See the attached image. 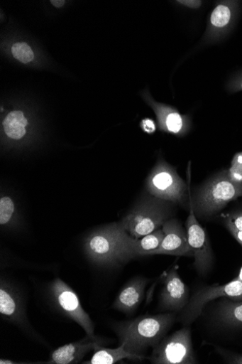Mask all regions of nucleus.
I'll return each mask as SVG.
<instances>
[{
  "instance_id": "4",
  "label": "nucleus",
  "mask_w": 242,
  "mask_h": 364,
  "mask_svg": "<svg viewBox=\"0 0 242 364\" xmlns=\"http://www.w3.org/2000/svg\"><path fill=\"white\" fill-rule=\"evenodd\" d=\"M240 197H242V185L231 181L225 170L202 186L196 198L195 210L199 215L210 218L219 214Z\"/></svg>"
},
{
  "instance_id": "9",
  "label": "nucleus",
  "mask_w": 242,
  "mask_h": 364,
  "mask_svg": "<svg viewBox=\"0 0 242 364\" xmlns=\"http://www.w3.org/2000/svg\"><path fill=\"white\" fill-rule=\"evenodd\" d=\"M189 204L190 213L186 221L188 242L194 254L196 270L200 275H205L212 269L214 253L206 231L197 221L191 198Z\"/></svg>"
},
{
  "instance_id": "13",
  "label": "nucleus",
  "mask_w": 242,
  "mask_h": 364,
  "mask_svg": "<svg viewBox=\"0 0 242 364\" xmlns=\"http://www.w3.org/2000/svg\"><path fill=\"white\" fill-rule=\"evenodd\" d=\"M0 314L7 321L18 325L26 322L24 306L16 289L7 281L0 283Z\"/></svg>"
},
{
  "instance_id": "15",
  "label": "nucleus",
  "mask_w": 242,
  "mask_h": 364,
  "mask_svg": "<svg viewBox=\"0 0 242 364\" xmlns=\"http://www.w3.org/2000/svg\"><path fill=\"white\" fill-rule=\"evenodd\" d=\"M216 323L224 328H242V301L222 297L215 311Z\"/></svg>"
},
{
  "instance_id": "20",
  "label": "nucleus",
  "mask_w": 242,
  "mask_h": 364,
  "mask_svg": "<svg viewBox=\"0 0 242 364\" xmlns=\"http://www.w3.org/2000/svg\"><path fill=\"white\" fill-rule=\"evenodd\" d=\"M158 113L161 125L170 134L180 136L185 131L186 118L178 112L160 108Z\"/></svg>"
},
{
  "instance_id": "1",
  "label": "nucleus",
  "mask_w": 242,
  "mask_h": 364,
  "mask_svg": "<svg viewBox=\"0 0 242 364\" xmlns=\"http://www.w3.org/2000/svg\"><path fill=\"white\" fill-rule=\"evenodd\" d=\"M175 318L171 313L143 316L117 323L114 329L120 344H123L129 353L144 355L148 348H153L165 338Z\"/></svg>"
},
{
  "instance_id": "24",
  "label": "nucleus",
  "mask_w": 242,
  "mask_h": 364,
  "mask_svg": "<svg viewBox=\"0 0 242 364\" xmlns=\"http://www.w3.org/2000/svg\"><path fill=\"white\" fill-rule=\"evenodd\" d=\"M12 53L16 59L24 63L31 62L34 58L32 49L25 43L14 44L12 47Z\"/></svg>"
},
{
  "instance_id": "6",
  "label": "nucleus",
  "mask_w": 242,
  "mask_h": 364,
  "mask_svg": "<svg viewBox=\"0 0 242 364\" xmlns=\"http://www.w3.org/2000/svg\"><path fill=\"white\" fill-rule=\"evenodd\" d=\"M155 364H194L197 363L192 346L189 327H184L153 348L150 358Z\"/></svg>"
},
{
  "instance_id": "23",
  "label": "nucleus",
  "mask_w": 242,
  "mask_h": 364,
  "mask_svg": "<svg viewBox=\"0 0 242 364\" xmlns=\"http://www.w3.org/2000/svg\"><path fill=\"white\" fill-rule=\"evenodd\" d=\"M228 178L233 183L242 185V152L234 155L231 167L226 170Z\"/></svg>"
},
{
  "instance_id": "28",
  "label": "nucleus",
  "mask_w": 242,
  "mask_h": 364,
  "mask_svg": "<svg viewBox=\"0 0 242 364\" xmlns=\"http://www.w3.org/2000/svg\"><path fill=\"white\" fill-rule=\"evenodd\" d=\"M51 3L57 8H61L65 4V1H60V0H57V1H54V0H53Z\"/></svg>"
},
{
  "instance_id": "18",
  "label": "nucleus",
  "mask_w": 242,
  "mask_h": 364,
  "mask_svg": "<svg viewBox=\"0 0 242 364\" xmlns=\"http://www.w3.org/2000/svg\"><path fill=\"white\" fill-rule=\"evenodd\" d=\"M28 118L22 111L9 112L3 121L5 135L13 141H21L27 134Z\"/></svg>"
},
{
  "instance_id": "3",
  "label": "nucleus",
  "mask_w": 242,
  "mask_h": 364,
  "mask_svg": "<svg viewBox=\"0 0 242 364\" xmlns=\"http://www.w3.org/2000/svg\"><path fill=\"white\" fill-rule=\"evenodd\" d=\"M174 205L148 193L121 223L131 237L141 239L162 228L171 218Z\"/></svg>"
},
{
  "instance_id": "25",
  "label": "nucleus",
  "mask_w": 242,
  "mask_h": 364,
  "mask_svg": "<svg viewBox=\"0 0 242 364\" xmlns=\"http://www.w3.org/2000/svg\"><path fill=\"white\" fill-rule=\"evenodd\" d=\"M216 351L224 359V362L231 364H242V353L231 352L221 347L215 346Z\"/></svg>"
},
{
  "instance_id": "22",
  "label": "nucleus",
  "mask_w": 242,
  "mask_h": 364,
  "mask_svg": "<svg viewBox=\"0 0 242 364\" xmlns=\"http://www.w3.org/2000/svg\"><path fill=\"white\" fill-rule=\"evenodd\" d=\"M231 18V9L228 6L221 4L214 10L211 16V22L216 28H224L229 23Z\"/></svg>"
},
{
  "instance_id": "16",
  "label": "nucleus",
  "mask_w": 242,
  "mask_h": 364,
  "mask_svg": "<svg viewBox=\"0 0 242 364\" xmlns=\"http://www.w3.org/2000/svg\"><path fill=\"white\" fill-rule=\"evenodd\" d=\"M164 237L165 234L162 228L141 239H134L129 235L126 247L127 261L147 256L149 252L157 250L160 246Z\"/></svg>"
},
{
  "instance_id": "5",
  "label": "nucleus",
  "mask_w": 242,
  "mask_h": 364,
  "mask_svg": "<svg viewBox=\"0 0 242 364\" xmlns=\"http://www.w3.org/2000/svg\"><path fill=\"white\" fill-rule=\"evenodd\" d=\"M145 186L148 193L160 200L182 205L189 200L187 184L166 163L157 164L147 178Z\"/></svg>"
},
{
  "instance_id": "19",
  "label": "nucleus",
  "mask_w": 242,
  "mask_h": 364,
  "mask_svg": "<svg viewBox=\"0 0 242 364\" xmlns=\"http://www.w3.org/2000/svg\"><path fill=\"white\" fill-rule=\"evenodd\" d=\"M20 224L17 205L13 198L2 194L0 198V225L4 229H16Z\"/></svg>"
},
{
  "instance_id": "26",
  "label": "nucleus",
  "mask_w": 242,
  "mask_h": 364,
  "mask_svg": "<svg viewBox=\"0 0 242 364\" xmlns=\"http://www.w3.org/2000/svg\"><path fill=\"white\" fill-rule=\"evenodd\" d=\"M141 127L148 134H152L156 130V124L155 122L149 118L144 119L141 122Z\"/></svg>"
},
{
  "instance_id": "8",
  "label": "nucleus",
  "mask_w": 242,
  "mask_h": 364,
  "mask_svg": "<svg viewBox=\"0 0 242 364\" xmlns=\"http://www.w3.org/2000/svg\"><path fill=\"white\" fill-rule=\"evenodd\" d=\"M50 291L55 304L68 317L77 323L88 336H94V326L88 314L82 306L77 294L60 279L50 284Z\"/></svg>"
},
{
  "instance_id": "21",
  "label": "nucleus",
  "mask_w": 242,
  "mask_h": 364,
  "mask_svg": "<svg viewBox=\"0 0 242 364\" xmlns=\"http://www.w3.org/2000/svg\"><path fill=\"white\" fill-rule=\"evenodd\" d=\"M222 223L242 247V203L220 215Z\"/></svg>"
},
{
  "instance_id": "11",
  "label": "nucleus",
  "mask_w": 242,
  "mask_h": 364,
  "mask_svg": "<svg viewBox=\"0 0 242 364\" xmlns=\"http://www.w3.org/2000/svg\"><path fill=\"white\" fill-rule=\"evenodd\" d=\"M178 269L176 266L165 275L160 299V306L164 311H180L189 304V289L180 278Z\"/></svg>"
},
{
  "instance_id": "10",
  "label": "nucleus",
  "mask_w": 242,
  "mask_h": 364,
  "mask_svg": "<svg viewBox=\"0 0 242 364\" xmlns=\"http://www.w3.org/2000/svg\"><path fill=\"white\" fill-rule=\"evenodd\" d=\"M162 228L165 237L160 246L149 252L147 256L167 255L194 257L188 242L187 230L178 220L170 218L163 224Z\"/></svg>"
},
{
  "instance_id": "12",
  "label": "nucleus",
  "mask_w": 242,
  "mask_h": 364,
  "mask_svg": "<svg viewBox=\"0 0 242 364\" xmlns=\"http://www.w3.org/2000/svg\"><path fill=\"white\" fill-rule=\"evenodd\" d=\"M108 341L95 336H88L82 340L64 345L55 350L46 363L50 364H76L91 350L104 346Z\"/></svg>"
},
{
  "instance_id": "27",
  "label": "nucleus",
  "mask_w": 242,
  "mask_h": 364,
  "mask_svg": "<svg viewBox=\"0 0 242 364\" xmlns=\"http://www.w3.org/2000/svg\"><path fill=\"white\" fill-rule=\"evenodd\" d=\"M0 363H1V364H16V363H22L13 361L11 360H9V359H3L2 358L1 360H0Z\"/></svg>"
},
{
  "instance_id": "7",
  "label": "nucleus",
  "mask_w": 242,
  "mask_h": 364,
  "mask_svg": "<svg viewBox=\"0 0 242 364\" xmlns=\"http://www.w3.org/2000/svg\"><path fill=\"white\" fill-rule=\"evenodd\" d=\"M222 297L242 301V282L233 279L224 285L216 284L200 289L186 306L182 315V322L185 324L192 323L200 316L207 304Z\"/></svg>"
},
{
  "instance_id": "29",
  "label": "nucleus",
  "mask_w": 242,
  "mask_h": 364,
  "mask_svg": "<svg viewBox=\"0 0 242 364\" xmlns=\"http://www.w3.org/2000/svg\"><path fill=\"white\" fill-rule=\"evenodd\" d=\"M234 279L242 282V267L241 268L238 276Z\"/></svg>"
},
{
  "instance_id": "17",
  "label": "nucleus",
  "mask_w": 242,
  "mask_h": 364,
  "mask_svg": "<svg viewBox=\"0 0 242 364\" xmlns=\"http://www.w3.org/2000/svg\"><path fill=\"white\" fill-rule=\"evenodd\" d=\"M90 360L84 362V364H114L123 359L143 360L145 355H138L129 353L123 344H120L117 348H107L103 346L97 347Z\"/></svg>"
},
{
  "instance_id": "14",
  "label": "nucleus",
  "mask_w": 242,
  "mask_h": 364,
  "mask_svg": "<svg viewBox=\"0 0 242 364\" xmlns=\"http://www.w3.org/2000/svg\"><path fill=\"white\" fill-rule=\"evenodd\" d=\"M149 280L136 277L129 281L120 291L113 304L114 309L127 315L136 311L144 299Z\"/></svg>"
},
{
  "instance_id": "30",
  "label": "nucleus",
  "mask_w": 242,
  "mask_h": 364,
  "mask_svg": "<svg viewBox=\"0 0 242 364\" xmlns=\"http://www.w3.org/2000/svg\"><path fill=\"white\" fill-rule=\"evenodd\" d=\"M241 88L242 89V82H241Z\"/></svg>"
},
{
  "instance_id": "2",
  "label": "nucleus",
  "mask_w": 242,
  "mask_h": 364,
  "mask_svg": "<svg viewBox=\"0 0 242 364\" xmlns=\"http://www.w3.org/2000/svg\"><path fill=\"white\" fill-rule=\"evenodd\" d=\"M128 236L121 222L104 226L94 230L85 239L84 252L98 266L109 267L126 264Z\"/></svg>"
}]
</instances>
